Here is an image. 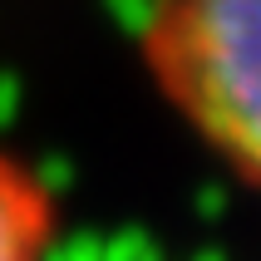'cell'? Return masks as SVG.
I'll use <instances>...</instances> for the list:
<instances>
[{
  "mask_svg": "<svg viewBox=\"0 0 261 261\" xmlns=\"http://www.w3.org/2000/svg\"><path fill=\"white\" fill-rule=\"evenodd\" d=\"M143 55L182 118L261 188V0H153Z\"/></svg>",
  "mask_w": 261,
  "mask_h": 261,
  "instance_id": "obj_1",
  "label": "cell"
},
{
  "mask_svg": "<svg viewBox=\"0 0 261 261\" xmlns=\"http://www.w3.org/2000/svg\"><path fill=\"white\" fill-rule=\"evenodd\" d=\"M55 232V202L44 182L0 153V261H44Z\"/></svg>",
  "mask_w": 261,
  "mask_h": 261,
  "instance_id": "obj_2",
  "label": "cell"
}]
</instances>
